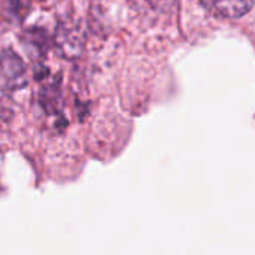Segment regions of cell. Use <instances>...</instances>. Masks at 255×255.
Wrapping results in <instances>:
<instances>
[{"label": "cell", "mask_w": 255, "mask_h": 255, "mask_svg": "<svg viewBox=\"0 0 255 255\" xmlns=\"http://www.w3.org/2000/svg\"><path fill=\"white\" fill-rule=\"evenodd\" d=\"M200 3L212 15L233 19L247 15L254 6V0H200Z\"/></svg>", "instance_id": "1"}, {"label": "cell", "mask_w": 255, "mask_h": 255, "mask_svg": "<svg viewBox=\"0 0 255 255\" xmlns=\"http://www.w3.org/2000/svg\"><path fill=\"white\" fill-rule=\"evenodd\" d=\"M0 70L9 87H21L24 84L25 67L22 60L12 51H6L0 57Z\"/></svg>", "instance_id": "2"}, {"label": "cell", "mask_w": 255, "mask_h": 255, "mask_svg": "<svg viewBox=\"0 0 255 255\" xmlns=\"http://www.w3.org/2000/svg\"><path fill=\"white\" fill-rule=\"evenodd\" d=\"M9 3L12 10L21 18H24V15L30 10L31 6V0H9Z\"/></svg>", "instance_id": "3"}]
</instances>
